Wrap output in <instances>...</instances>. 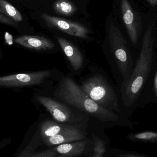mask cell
<instances>
[{
  "label": "cell",
  "mask_w": 157,
  "mask_h": 157,
  "mask_svg": "<svg viewBox=\"0 0 157 157\" xmlns=\"http://www.w3.org/2000/svg\"><path fill=\"white\" fill-rule=\"evenodd\" d=\"M154 24L146 30L141 53L136 65L129 78L124 80L121 87L123 102L130 107L136 101L150 72L155 49Z\"/></svg>",
  "instance_id": "1"
},
{
  "label": "cell",
  "mask_w": 157,
  "mask_h": 157,
  "mask_svg": "<svg viewBox=\"0 0 157 157\" xmlns=\"http://www.w3.org/2000/svg\"><path fill=\"white\" fill-rule=\"evenodd\" d=\"M54 96L64 103L102 121H115L118 120L115 113L104 109L92 100L70 77H64L61 80Z\"/></svg>",
  "instance_id": "2"
},
{
  "label": "cell",
  "mask_w": 157,
  "mask_h": 157,
  "mask_svg": "<svg viewBox=\"0 0 157 157\" xmlns=\"http://www.w3.org/2000/svg\"><path fill=\"white\" fill-rule=\"evenodd\" d=\"M81 89L96 103L111 111L119 108L118 99L115 91L102 75H96L86 79Z\"/></svg>",
  "instance_id": "3"
},
{
  "label": "cell",
  "mask_w": 157,
  "mask_h": 157,
  "mask_svg": "<svg viewBox=\"0 0 157 157\" xmlns=\"http://www.w3.org/2000/svg\"><path fill=\"white\" fill-rule=\"evenodd\" d=\"M108 49L111 52L119 71L124 80L129 78L132 73L133 64L128 44L118 27L111 24L108 34Z\"/></svg>",
  "instance_id": "4"
},
{
  "label": "cell",
  "mask_w": 157,
  "mask_h": 157,
  "mask_svg": "<svg viewBox=\"0 0 157 157\" xmlns=\"http://www.w3.org/2000/svg\"><path fill=\"white\" fill-rule=\"evenodd\" d=\"M52 75L51 70L17 74L0 77V86L21 87L42 84Z\"/></svg>",
  "instance_id": "5"
},
{
  "label": "cell",
  "mask_w": 157,
  "mask_h": 157,
  "mask_svg": "<svg viewBox=\"0 0 157 157\" xmlns=\"http://www.w3.org/2000/svg\"><path fill=\"white\" fill-rule=\"evenodd\" d=\"M36 99L58 122L71 125L77 121V118L75 113L63 103L51 98L39 95L36 96Z\"/></svg>",
  "instance_id": "6"
},
{
  "label": "cell",
  "mask_w": 157,
  "mask_h": 157,
  "mask_svg": "<svg viewBox=\"0 0 157 157\" xmlns=\"http://www.w3.org/2000/svg\"><path fill=\"white\" fill-rule=\"evenodd\" d=\"M121 10L127 34L132 43L136 45L142 32L141 17L128 0H121Z\"/></svg>",
  "instance_id": "7"
},
{
  "label": "cell",
  "mask_w": 157,
  "mask_h": 157,
  "mask_svg": "<svg viewBox=\"0 0 157 157\" xmlns=\"http://www.w3.org/2000/svg\"><path fill=\"white\" fill-rule=\"evenodd\" d=\"M41 17L50 27L76 37L84 39L88 37L89 31L86 27L79 23L52 16L46 13L41 14Z\"/></svg>",
  "instance_id": "8"
},
{
  "label": "cell",
  "mask_w": 157,
  "mask_h": 157,
  "mask_svg": "<svg viewBox=\"0 0 157 157\" xmlns=\"http://www.w3.org/2000/svg\"><path fill=\"white\" fill-rule=\"evenodd\" d=\"M57 40L74 71H79L84 63V58L81 52L74 44L65 39L58 37Z\"/></svg>",
  "instance_id": "9"
},
{
  "label": "cell",
  "mask_w": 157,
  "mask_h": 157,
  "mask_svg": "<svg viewBox=\"0 0 157 157\" xmlns=\"http://www.w3.org/2000/svg\"><path fill=\"white\" fill-rule=\"evenodd\" d=\"M15 42L25 48L37 51L49 50L55 48V44L52 41L40 36H21L15 40Z\"/></svg>",
  "instance_id": "10"
},
{
  "label": "cell",
  "mask_w": 157,
  "mask_h": 157,
  "mask_svg": "<svg viewBox=\"0 0 157 157\" xmlns=\"http://www.w3.org/2000/svg\"><path fill=\"white\" fill-rule=\"evenodd\" d=\"M85 135L80 129L74 127L72 129L59 134L43 139V142L48 146L56 145L79 141L84 139Z\"/></svg>",
  "instance_id": "11"
},
{
  "label": "cell",
  "mask_w": 157,
  "mask_h": 157,
  "mask_svg": "<svg viewBox=\"0 0 157 157\" xmlns=\"http://www.w3.org/2000/svg\"><path fill=\"white\" fill-rule=\"evenodd\" d=\"M74 126L46 120L40 124V134L42 139L59 134L72 129Z\"/></svg>",
  "instance_id": "12"
},
{
  "label": "cell",
  "mask_w": 157,
  "mask_h": 157,
  "mask_svg": "<svg viewBox=\"0 0 157 157\" xmlns=\"http://www.w3.org/2000/svg\"><path fill=\"white\" fill-rule=\"evenodd\" d=\"M86 142L76 141L59 145L52 149L61 155L75 157L83 154L86 147Z\"/></svg>",
  "instance_id": "13"
},
{
  "label": "cell",
  "mask_w": 157,
  "mask_h": 157,
  "mask_svg": "<svg viewBox=\"0 0 157 157\" xmlns=\"http://www.w3.org/2000/svg\"><path fill=\"white\" fill-rule=\"evenodd\" d=\"M0 13L16 22H20L23 18L21 13L15 6L6 0H0Z\"/></svg>",
  "instance_id": "14"
},
{
  "label": "cell",
  "mask_w": 157,
  "mask_h": 157,
  "mask_svg": "<svg viewBox=\"0 0 157 157\" xmlns=\"http://www.w3.org/2000/svg\"><path fill=\"white\" fill-rule=\"evenodd\" d=\"M53 8L57 13L65 16H71L76 11V7L68 0H58L53 5Z\"/></svg>",
  "instance_id": "15"
},
{
  "label": "cell",
  "mask_w": 157,
  "mask_h": 157,
  "mask_svg": "<svg viewBox=\"0 0 157 157\" xmlns=\"http://www.w3.org/2000/svg\"><path fill=\"white\" fill-rule=\"evenodd\" d=\"M30 148L28 147L18 157H55L58 154L52 148L38 153H31Z\"/></svg>",
  "instance_id": "16"
},
{
  "label": "cell",
  "mask_w": 157,
  "mask_h": 157,
  "mask_svg": "<svg viewBox=\"0 0 157 157\" xmlns=\"http://www.w3.org/2000/svg\"><path fill=\"white\" fill-rule=\"evenodd\" d=\"M106 152L105 143L101 139L97 138L94 142L92 157H103Z\"/></svg>",
  "instance_id": "17"
},
{
  "label": "cell",
  "mask_w": 157,
  "mask_h": 157,
  "mask_svg": "<svg viewBox=\"0 0 157 157\" xmlns=\"http://www.w3.org/2000/svg\"><path fill=\"white\" fill-rule=\"evenodd\" d=\"M136 138L142 140H151L157 138V133L154 132H145L134 136Z\"/></svg>",
  "instance_id": "18"
},
{
  "label": "cell",
  "mask_w": 157,
  "mask_h": 157,
  "mask_svg": "<svg viewBox=\"0 0 157 157\" xmlns=\"http://www.w3.org/2000/svg\"><path fill=\"white\" fill-rule=\"evenodd\" d=\"M0 23L13 27L18 26L17 22H15L12 18L6 16L2 14L1 13H0Z\"/></svg>",
  "instance_id": "19"
},
{
  "label": "cell",
  "mask_w": 157,
  "mask_h": 157,
  "mask_svg": "<svg viewBox=\"0 0 157 157\" xmlns=\"http://www.w3.org/2000/svg\"><path fill=\"white\" fill-rule=\"evenodd\" d=\"M154 89H155V93L157 97V71L155 77V82H154Z\"/></svg>",
  "instance_id": "20"
},
{
  "label": "cell",
  "mask_w": 157,
  "mask_h": 157,
  "mask_svg": "<svg viewBox=\"0 0 157 157\" xmlns=\"http://www.w3.org/2000/svg\"><path fill=\"white\" fill-rule=\"evenodd\" d=\"M151 5L154 6L157 5V0H147Z\"/></svg>",
  "instance_id": "21"
},
{
  "label": "cell",
  "mask_w": 157,
  "mask_h": 157,
  "mask_svg": "<svg viewBox=\"0 0 157 157\" xmlns=\"http://www.w3.org/2000/svg\"><path fill=\"white\" fill-rule=\"evenodd\" d=\"M124 157H138L137 156H135L131 155H126L124 156Z\"/></svg>",
  "instance_id": "22"
},
{
  "label": "cell",
  "mask_w": 157,
  "mask_h": 157,
  "mask_svg": "<svg viewBox=\"0 0 157 157\" xmlns=\"http://www.w3.org/2000/svg\"><path fill=\"white\" fill-rule=\"evenodd\" d=\"M59 157H74L72 156H71L66 155H61Z\"/></svg>",
  "instance_id": "23"
}]
</instances>
